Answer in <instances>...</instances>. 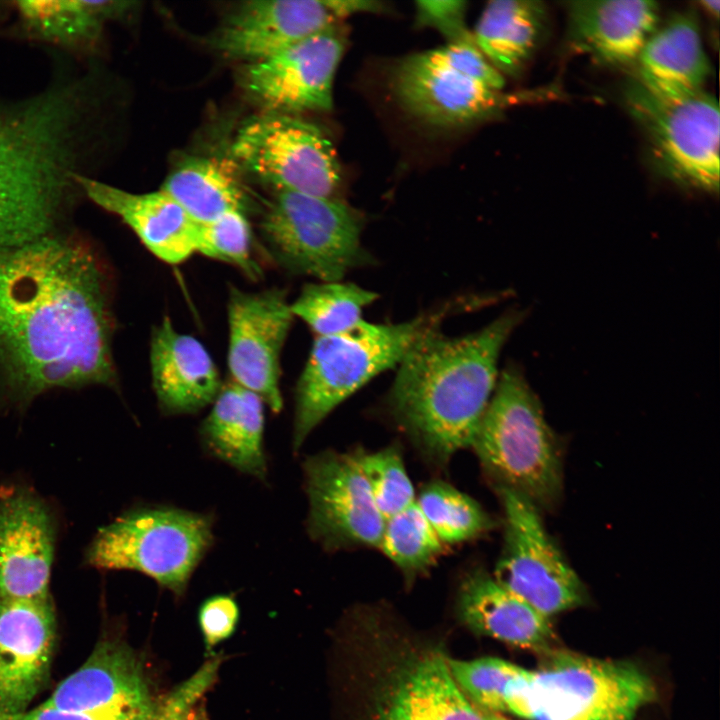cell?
<instances>
[{
    "label": "cell",
    "instance_id": "2e32d148",
    "mask_svg": "<svg viewBox=\"0 0 720 720\" xmlns=\"http://www.w3.org/2000/svg\"><path fill=\"white\" fill-rule=\"evenodd\" d=\"M337 25L306 38L242 72L247 93L269 112L328 111L332 84L345 50Z\"/></svg>",
    "mask_w": 720,
    "mask_h": 720
},
{
    "label": "cell",
    "instance_id": "7402d4cb",
    "mask_svg": "<svg viewBox=\"0 0 720 720\" xmlns=\"http://www.w3.org/2000/svg\"><path fill=\"white\" fill-rule=\"evenodd\" d=\"M573 45L607 65L634 64L659 24L660 8L646 0H581L567 3Z\"/></svg>",
    "mask_w": 720,
    "mask_h": 720
},
{
    "label": "cell",
    "instance_id": "7a4b0ae2",
    "mask_svg": "<svg viewBox=\"0 0 720 720\" xmlns=\"http://www.w3.org/2000/svg\"><path fill=\"white\" fill-rule=\"evenodd\" d=\"M86 72L22 98L0 96V251L62 231L84 197L97 131Z\"/></svg>",
    "mask_w": 720,
    "mask_h": 720
},
{
    "label": "cell",
    "instance_id": "44dd1931",
    "mask_svg": "<svg viewBox=\"0 0 720 720\" xmlns=\"http://www.w3.org/2000/svg\"><path fill=\"white\" fill-rule=\"evenodd\" d=\"M84 197L118 216L157 258L179 264L196 253L197 223L163 191L132 193L95 177L82 180Z\"/></svg>",
    "mask_w": 720,
    "mask_h": 720
},
{
    "label": "cell",
    "instance_id": "52a82bcc",
    "mask_svg": "<svg viewBox=\"0 0 720 720\" xmlns=\"http://www.w3.org/2000/svg\"><path fill=\"white\" fill-rule=\"evenodd\" d=\"M212 543L210 515L172 506H145L101 528L85 561L97 569L138 571L182 595Z\"/></svg>",
    "mask_w": 720,
    "mask_h": 720
},
{
    "label": "cell",
    "instance_id": "7c38bea8",
    "mask_svg": "<svg viewBox=\"0 0 720 720\" xmlns=\"http://www.w3.org/2000/svg\"><path fill=\"white\" fill-rule=\"evenodd\" d=\"M496 490L504 511V541L494 578L551 619L582 606L585 586L547 532L541 511L519 494Z\"/></svg>",
    "mask_w": 720,
    "mask_h": 720
},
{
    "label": "cell",
    "instance_id": "4fadbf2b",
    "mask_svg": "<svg viewBox=\"0 0 720 720\" xmlns=\"http://www.w3.org/2000/svg\"><path fill=\"white\" fill-rule=\"evenodd\" d=\"M227 364L236 384L256 393L274 412L283 408L281 354L294 315L286 290L229 289Z\"/></svg>",
    "mask_w": 720,
    "mask_h": 720
},
{
    "label": "cell",
    "instance_id": "3957f363",
    "mask_svg": "<svg viewBox=\"0 0 720 720\" xmlns=\"http://www.w3.org/2000/svg\"><path fill=\"white\" fill-rule=\"evenodd\" d=\"M525 312L510 310L484 328L446 336L427 329L399 363L388 408L417 447L437 463L470 447L498 381V360Z\"/></svg>",
    "mask_w": 720,
    "mask_h": 720
},
{
    "label": "cell",
    "instance_id": "83f0119b",
    "mask_svg": "<svg viewBox=\"0 0 720 720\" xmlns=\"http://www.w3.org/2000/svg\"><path fill=\"white\" fill-rule=\"evenodd\" d=\"M545 7L540 1L497 0L487 4L472 34L488 62L502 75L520 72L540 40Z\"/></svg>",
    "mask_w": 720,
    "mask_h": 720
},
{
    "label": "cell",
    "instance_id": "4dcf8cb0",
    "mask_svg": "<svg viewBox=\"0 0 720 720\" xmlns=\"http://www.w3.org/2000/svg\"><path fill=\"white\" fill-rule=\"evenodd\" d=\"M416 501L443 543L473 539L493 525L492 519L474 499L444 482L425 486Z\"/></svg>",
    "mask_w": 720,
    "mask_h": 720
},
{
    "label": "cell",
    "instance_id": "d6986e66",
    "mask_svg": "<svg viewBox=\"0 0 720 720\" xmlns=\"http://www.w3.org/2000/svg\"><path fill=\"white\" fill-rule=\"evenodd\" d=\"M41 705L64 711L153 716L158 703L134 651L120 641L103 640Z\"/></svg>",
    "mask_w": 720,
    "mask_h": 720
},
{
    "label": "cell",
    "instance_id": "f35d334b",
    "mask_svg": "<svg viewBox=\"0 0 720 720\" xmlns=\"http://www.w3.org/2000/svg\"><path fill=\"white\" fill-rule=\"evenodd\" d=\"M153 717L154 715L134 713L64 711L40 705L26 711L15 720H152Z\"/></svg>",
    "mask_w": 720,
    "mask_h": 720
},
{
    "label": "cell",
    "instance_id": "ab89813d",
    "mask_svg": "<svg viewBox=\"0 0 720 720\" xmlns=\"http://www.w3.org/2000/svg\"><path fill=\"white\" fill-rule=\"evenodd\" d=\"M699 3L702 6V8L704 10H706L708 13H710L712 16L718 17L719 9H720V2L718 0H716V1H701Z\"/></svg>",
    "mask_w": 720,
    "mask_h": 720
},
{
    "label": "cell",
    "instance_id": "1f68e13d",
    "mask_svg": "<svg viewBox=\"0 0 720 720\" xmlns=\"http://www.w3.org/2000/svg\"><path fill=\"white\" fill-rule=\"evenodd\" d=\"M443 544L415 501L386 520L379 548L410 577L430 567Z\"/></svg>",
    "mask_w": 720,
    "mask_h": 720
},
{
    "label": "cell",
    "instance_id": "ac0fdd59",
    "mask_svg": "<svg viewBox=\"0 0 720 720\" xmlns=\"http://www.w3.org/2000/svg\"><path fill=\"white\" fill-rule=\"evenodd\" d=\"M56 526L46 503L22 487L0 491V598H49Z\"/></svg>",
    "mask_w": 720,
    "mask_h": 720
},
{
    "label": "cell",
    "instance_id": "5b68a950",
    "mask_svg": "<svg viewBox=\"0 0 720 720\" xmlns=\"http://www.w3.org/2000/svg\"><path fill=\"white\" fill-rule=\"evenodd\" d=\"M506 689V712L526 720H634L656 697L639 666L551 649Z\"/></svg>",
    "mask_w": 720,
    "mask_h": 720
},
{
    "label": "cell",
    "instance_id": "8992f818",
    "mask_svg": "<svg viewBox=\"0 0 720 720\" xmlns=\"http://www.w3.org/2000/svg\"><path fill=\"white\" fill-rule=\"evenodd\" d=\"M446 312L396 324L362 319L344 332L315 336L295 389L294 451L340 403L380 373L397 367L417 339L439 324Z\"/></svg>",
    "mask_w": 720,
    "mask_h": 720
},
{
    "label": "cell",
    "instance_id": "484cf974",
    "mask_svg": "<svg viewBox=\"0 0 720 720\" xmlns=\"http://www.w3.org/2000/svg\"><path fill=\"white\" fill-rule=\"evenodd\" d=\"M638 82L663 94L704 90L712 68L695 17L681 13L657 26L635 63Z\"/></svg>",
    "mask_w": 720,
    "mask_h": 720
},
{
    "label": "cell",
    "instance_id": "60d3db41",
    "mask_svg": "<svg viewBox=\"0 0 720 720\" xmlns=\"http://www.w3.org/2000/svg\"><path fill=\"white\" fill-rule=\"evenodd\" d=\"M482 712H483L484 720H511V719L505 717L501 713L485 712V711H482Z\"/></svg>",
    "mask_w": 720,
    "mask_h": 720
},
{
    "label": "cell",
    "instance_id": "6da1fadb",
    "mask_svg": "<svg viewBox=\"0 0 720 720\" xmlns=\"http://www.w3.org/2000/svg\"><path fill=\"white\" fill-rule=\"evenodd\" d=\"M109 274L59 231L0 251V398L25 408L53 389L114 387Z\"/></svg>",
    "mask_w": 720,
    "mask_h": 720
},
{
    "label": "cell",
    "instance_id": "cb8c5ba5",
    "mask_svg": "<svg viewBox=\"0 0 720 720\" xmlns=\"http://www.w3.org/2000/svg\"><path fill=\"white\" fill-rule=\"evenodd\" d=\"M373 720H484L461 692L447 658L437 653L408 661L386 686Z\"/></svg>",
    "mask_w": 720,
    "mask_h": 720
},
{
    "label": "cell",
    "instance_id": "d590c367",
    "mask_svg": "<svg viewBox=\"0 0 720 720\" xmlns=\"http://www.w3.org/2000/svg\"><path fill=\"white\" fill-rule=\"evenodd\" d=\"M221 658L205 662L158 704L152 720H206L200 700L216 680Z\"/></svg>",
    "mask_w": 720,
    "mask_h": 720
},
{
    "label": "cell",
    "instance_id": "ffe728a7",
    "mask_svg": "<svg viewBox=\"0 0 720 720\" xmlns=\"http://www.w3.org/2000/svg\"><path fill=\"white\" fill-rule=\"evenodd\" d=\"M150 367L159 408L167 415L202 410L213 403L223 385L204 345L176 330L168 316L152 329Z\"/></svg>",
    "mask_w": 720,
    "mask_h": 720
},
{
    "label": "cell",
    "instance_id": "836d02e7",
    "mask_svg": "<svg viewBox=\"0 0 720 720\" xmlns=\"http://www.w3.org/2000/svg\"><path fill=\"white\" fill-rule=\"evenodd\" d=\"M195 250L238 268L253 281L262 276L252 254L251 226L242 212L231 211L212 221L197 223Z\"/></svg>",
    "mask_w": 720,
    "mask_h": 720
},
{
    "label": "cell",
    "instance_id": "8fae6325",
    "mask_svg": "<svg viewBox=\"0 0 720 720\" xmlns=\"http://www.w3.org/2000/svg\"><path fill=\"white\" fill-rule=\"evenodd\" d=\"M231 155L276 192L335 198L340 186L331 141L318 126L293 114L268 111L248 119L233 139Z\"/></svg>",
    "mask_w": 720,
    "mask_h": 720
},
{
    "label": "cell",
    "instance_id": "9c48e42d",
    "mask_svg": "<svg viewBox=\"0 0 720 720\" xmlns=\"http://www.w3.org/2000/svg\"><path fill=\"white\" fill-rule=\"evenodd\" d=\"M504 77L475 41L447 45L404 58L392 88L415 117L439 127H461L496 114L509 104Z\"/></svg>",
    "mask_w": 720,
    "mask_h": 720
},
{
    "label": "cell",
    "instance_id": "ba28073f",
    "mask_svg": "<svg viewBox=\"0 0 720 720\" xmlns=\"http://www.w3.org/2000/svg\"><path fill=\"white\" fill-rule=\"evenodd\" d=\"M362 217L336 198L277 192L259 223L264 250L283 270L321 282L341 281L368 265Z\"/></svg>",
    "mask_w": 720,
    "mask_h": 720
},
{
    "label": "cell",
    "instance_id": "d4e9b609",
    "mask_svg": "<svg viewBox=\"0 0 720 720\" xmlns=\"http://www.w3.org/2000/svg\"><path fill=\"white\" fill-rule=\"evenodd\" d=\"M264 405L256 393L231 380L222 385L200 428L211 455L260 480L267 475Z\"/></svg>",
    "mask_w": 720,
    "mask_h": 720
},
{
    "label": "cell",
    "instance_id": "9a60e30c",
    "mask_svg": "<svg viewBox=\"0 0 720 720\" xmlns=\"http://www.w3.org/2000/svg\"><path fill=\"white\" fill-rule=\"evenodd\" d=\"M383 5L364 0H254L242 3L225 20L214 39L225 56L263 60L358 12H377Z\"/></svg>",
    "mask_w": 720,
    "mask_h": 720
},
{
    "label": "cell",
    "instance_id": "277c9868",
    "mask_svg": "<svg viewBox=\"0 0 720 720\" xmlns=\"http://www.w3.org/2000/svg\"><path fill=\"white\" fill-rule=\"evenodd\" d=\"M470 447L496 489L519 494L541 512L560 503L562 446L519 368L499 375Z\"/></svg>",
    "mask_w": 720,
    "mask_h": 720
},
{
    "label": "cell",
    "instance_id": "30bf717a",
    "mask_svg": "<svg viewBox=\"0 0 720 720\" xmlns=\"http://www.w3.org/2000/svg\"><path fill=\"white\" fill-rule=\"evenodd\" d=\"M625 103L666 176L690 188L718 192L720 113L713 95L705 90L658 93L633 78Z\"/></svg>",
    "mask_w": 720,
    "mask_h": 720
},
{
    "label": "cell",
    "instance_id": "e575fe53",
    "mask_svg": "<svg viewBox=\"0 0 720 720\" xmlns=\"http://www.w3.org/2000/svg\"><path fill=\"white\" fill-rule=\"evenodd\" d=\"M363 473L374 502L387 520L416 501L412 482L396 447L352 454Z\"/></svg>",
    "mask_w": 720,
    "mask_h": 720
},
{
    "label": "cell",
    "instance_id": "74e56055",
    "mask_svg": "<svg viewBox=\"0 0 720 720\" xmlns=\"http://www.w3.org/2000/svg\"><path fill=\"white\" fill-rule=\"evenodd\" d=\"M198 621L205 648L211 651L234 633L239 621V607L230 595H214L201 604Z\"/></svg>",
    "mask_w": 720,
    "mask_h": 720
},
{
    "label": "cell",
    "instance_id": "f546056e",
    "mask_svg": "<svg viewBox=\"0 0 720 720\" xmlns=\"http://www.w3.org/2000/svg\"><path fill=\"white\" fill-rule=\"evenodd\" d=\"M377 297L375 292L351 282L309 283L291 303V310L315 336H330L358 324L363 309Z\"/></svg>",
    "mask_w": 720,
    "mask_h": 720
},
{
    "label": "cell",
    "instance_id": "f1b7e54d",
    "mask_svg": "<svg viewBox=\"0 0 720 720\" xmlns=\"http://www.w3.org/2000/svg\"><path fill=\"white\" fill-rule=\"evenodd\" d=\"M160 190L199 224L231 211L245 215L249 211L248 198L234 177L208 158L182 162L170 172Z\"/></svg>",
    "mask_w": 720,
    "mask_h": 720
},
{
    "label": "cell",
    "instance_id": "8d00e7d4",
    "mask_svg": "<svg viewBox=\"0 0 720 720\" xmlns=\"http://www.w3.org/2000/svg\"><path fill=\"white\" fill-rule=\"evenodd\" d=\"M417 24L437 29L448 43L474 41L465 24L466 2L422 0L416 2Z\"/></svg>",
    "mask_w": 720,
    "mask_h": 720
},
{
    "label": "cell",
    "instance_id": "5bb4252c",
    "mask_svg": "<svg viewBox=\"0 0 720 720\" xmlns=\"http://www.w3.org/2000/svg\"><path fill=\"white\" fill-rule=\"evenodd\" d=\"M308 531L327 549L380 546L385 518L353 455L324 451L304 463Z\"/></svg>",
    "mask_w": 720,
    "mask_h": 720
},
{
    "label": "cell",
    "instance_id": "603a6c76",
    "mask_svg": "<svg viewBox=\"0 0 720 720\" xmlns=\"http://www.w3.org/2000/svg\"><path fill=\"white\" fill-rule=\"evenodd\" d=\"M457 608L462 622L479 635L540 654L553 649L551 618L539 613L484 570H474L464 578Z\"/></svg>",
    "mask_w": 720,
    "mask_h": 720
},
{
    "label": "cell",
    "instance_id": "4316f807",
    "mask_svg": "<svg viewBox=\"0 0 720 720\" xmlns=\"http://www.w3.org/2000/svg\"><path fill=\"white\" fill-rule=\"evenodd\" d=\"M134 2L29 0L12 2L20 28L31 38L88 53L100 43L107 25L129 12Z\"/></svg>",
    "mask_w": 720,
    "mask_h": 720
},
{
    "label": "cell",
    "instance_id": "e0dca14e",
    "mask_svg": "<svg viewBox=\"0 0 720 720\" xmlns=\"http://www.w3.org/2000/svg\"><path fill=\"white\" fill-rule=\"evenodd\" d=\"M56 615L51 598H0V720H15L45 686Z\"/></svg>",
    "mask_w": 720,
    "mask_h": 720
},
{
    "label": "cell",
    "instance_id": "d6a6232c",
    "mask_svg": "<svg viewBox=\"0 0 720 720\" xmlns=\"http://www.w3.org/2000/svg\"><path fill=\"white\" fill-rule=\"evenodd\" d=\"M452 678L464 696L485 712H506L505 694L511 681L525 668L497 657L448 659Z\"/></svg>",
    "mask_w": 720,
    "mask_h": 720
}]
</instances>
